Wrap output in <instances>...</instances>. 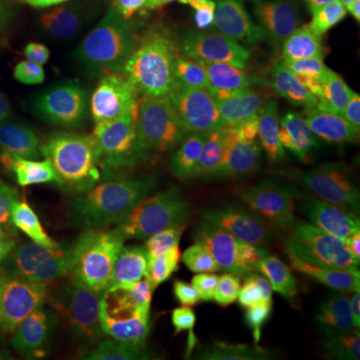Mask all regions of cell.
Here are the masks:
<instances>
[{
  "label": "cell",
  "instance_id": "6da1fadb",
  "mask_svg": "<svg viewBox=\"0 0 360 360\" xmlns=\"http://www.w3.org/2000/svg\"><path fill=\"white\" fill-rule=\"evenodd\" d=\"M276 84L252 40L220 14L156 90L146 115L172 148L184 155L243 146Z\"/></svg>",
  "mask_w": 360,
  "mask_h": 360
},
{
  "label": "cell",
  "instance_id": "7a4b0ae2",
  "mask_svg": "<svg viewBox=\"0 0 360 360\" xmlns=\"http://www.w3.org/2000/svg\"><path fill=\"white\" fill-rule=\"evenodd\" d=\"M354 101L335 58L309 51L276 84L243 146L284 193L333 191L350 162L345 129Z\"/></svg>",
  "mask_w": 360,
  "mask_h": 360
},
{
  "label": "cell",
  "instance_id": "3957f363",
  "mask_svg": "<svg viewBox=\"0 0 360 360\" xmlns=\"http://www.w3.org/2000/svg\"><path fill=\"white\" fill-rule=\"evenodd\" d=\"M272 220L231 238L193 246L180 270L196 333L214 352L296 319L300 304L284 284L272 250Z\"/></svg>",
  "mask_w": 360,
  "mask_h": 360
},
{
  "label": "cell",
  "instance_id": "277c9868",
  "mask_svg": "<svg viewBox=\"0 0 360 360\" xmlns=\"http://www.w3.org/2000/svg\"><path fill=\"white\" fill-rule=\"evenodd\" d=\"M80 304L103 322L118 360H198L188 286L180 270L134 262L103 269L80 292Z\"/></svg>",
  "mask_w": 360,
  "mask_h": 360
},
{
  "label": "cell",
  "instance_id": "5b68a950",
  "mask_svg": "<svg viewBox=\"0 0 360 360\" xmlns=\"http://www.w3.org/2000/svg\"><path fill=\"white\" fill-rule=\"evenodd\" d=\"M272 250L300 307L335 304L360 286V240L335 191L276 198Z\"/></svg>",
  "mask_w": 360,
  "mask_h": 360
},
{
  "label": "cell",
  "instance_id": "8992f818",
  "mask_svg": "<svg viewBox=\"0 0 360 360\" xmlns=\"http://www.w3.org/2000/svg\"><path fill=\"white\" fill-rule=\"evenodd\" d=\"M65 219L75 234L101 248L155 255L176 231V188L155 162H130L72 194Z\"/></svg>",
  "mask_w": 360,
  "mask_h": 360
},
{
  "label": "cell",
  "instance_id": "52a82bcc",
  "mask_svg": "<svg viewBox=\"0 0 360 360\" xmlns=\"http://www.w3.org/2000/svg\"><path fill=\"white\" fill-rule=\"evenodd\" d=\"M274 182L243 146L202 155L179 202V219L193 246L231 238L274 217Z\"/></svg>",
  "mask_w": 360,
  "mask_h": 360
},
{
  "label": "cell",
  "instance_id": "ba28073f",
  "mask_svg": "<svg viewBox=\"0 0 360 360\" xmlns=\"http://www.w3.org/2000/svg\"><path fill=\"white\" fill-rule=\"evenodd\" d=\"M179 37L176 18L170 14L139 11L86 26L80 32V49L101 75L130 80L160 65Z\"/></svg>",
  "mask_w": 360,
  "mask_h": 360
},
{
  "label": "cell",
  "instance_id": "9c48e42d",
  "mask_svg": "<svg viewBox=\"0 0 360 360\" xmlns=\"http://www.w3.org/2000/svg\"><path fill=\"white\" fill-rule=\"evenodd\" d=\"M0 292L6 302L52 319L78 316L77 274L54 250L0 243Z\"/></svg>",
  "mask_w": 360,
  "mask_h": 360
},
{
  "label": "cell",
  "instance_id": "30bf717a",
  "mask_svg": "<svg viewBox=\"0 0 360 360\" xmlns=\"http://www.w3.org/2000/svg\"><path fill=\"white\" fill-rule=\"evenodd\" d=\"M0 321L14 338L30 347L34 360H118L103 322L94 316L70 322L6 302Z\"/></svg>",
  "mask_w": 360,
  "mask_h": 360
},
{
  "label": "cell",
  "instance_id": "8fae6325",
  "mask_svg": "<svg viewBox=\"0 0 360 360\" xmlns=\"http://www.w3.org/2000/svg\"><path fill=\"white\" fill-rule=\"evenodd\" d=\"M26 153L42 167L70 170L89 162L90 144L84 130L58 120H49L30 132Z\"/></svg>",
  "mask_w": 360,
  "mask_h": 360
},
{
  "label": "cell",
  "instance_id": "7c38bea8",
  "mask_svg": "<svg viewBox=\"0 0 360 360\" xmlns=\"http://www.w3.org/2000/svg\"><path fill=\"white\" fill-rule=\"evenodd\" d=\"M292 0H226V16L248 40L262 37L290 8Z\"/></svg>",
  "mask_w": 360,
  "mask_h": 360
},
{
  "label": "cell",
  "instance_id": "4fadbf2b",
  "mask_svg": "<svg viewBox=\"0 0 360 360\" xmlns=\"http://www.w3.org/2000/svg\"><path fill=\"white\" fill-rule=\"evenodd\" d=\"M98 98L90 90L77 84H63L49 96V110L54 120L75 129H90L98 118Z\"/></svg>",
  "mask_w": 360,
  "mask_h": 360
},
{
  "label": "cell",
  "instance_id": "5bb4252c",
  "mask_svg": "<svg viewBox=\"0 0 360 360\" xmlns=\"http://www.w3.org/2000/svg\"><path fill=\"white\" fill-rule=\"evenodd\" d=\"M335 194L338 196L340 205L347 212L348 220L352 224V229L356 232L360 240V165L350 160L347 170L342 172L340 180L336 182V186L333 188Z\"/></svg>",
  "mask_w": 360,
  "mask_h": 360
},
{
  "label": "cell",
  "instance_id": "9a60e30c",
  "mask_svg": "<svg viewBox=\"0 0 360 360\" xmlns=\"http://www.w3.org/2000/svg\"><path fill=\"white\" fill-rule=\"evenodd\" d=\"M338 316V336L350 354L360 359V286Z\"/></svg>",
  "mask_w": 360,
  "mask_h": 360
},
{
  "label": "cell",
  "instance_id": "2e32d148",
  "mask_svg": "<svg viewBox=\"0 0 360 360\" xmlns=\"http://www.w3.org/2000/svg\"><path fill=\"white\" fill-rule=\"evenodd\" d=\"M40 2L42 4H49V6L60 11V13L72 14V16L101 14L129 4L127 0H40Z\"/></svg>",
  "mask_w": 360,
  "mask_h": 360
},
{
  "label": "cell",
  "instance_id": "e0dca14e",
  "mask_svg": "<svg viewBox=\"0 0 360 360\" xmlns=\"http://www.w3.org/2000/svg\"><path fill=\"white\" fill-rule=\"evenodd\" d=\"M20 206L16 202L13 193L0 182V243L14 240L20 232Z\"/></svg>",
  "mask_w": 360,
  "mask_h": 360
},
{
  "label": "cell",
  "instance_id": "ac0fdd59",
  "mask_svg": "<svg viewBox=\"0 0 360 360\" xmlns=\"http://www.w3.org/2000/svg\"><path fill=\"white\" fill-rule=\"evenodd\" d=\"M347 2H359V0H292L286 18L290 20H307L321 14L333 11L336 6H342Z\"/></svg>",
  "mask_w": 360,
  "mask_h": 360
},
{
  "label": "cell",
  "instance_id": "d6986e66",
  "mask_svg": "<svg viewBox=\"0 0 360 360\" xmlns=\"http://www.w3.org/2000/svg\"><path fill=\"white\" fill-rule=\"evenodd\" d=\"M345 146L350 156V160L360 165V110L354 106L347 118V129H345Z\"/></svg>",
  "mask_w": 360,
  "mask_h": 360
},
{
  "label": "cell",
  "instance_id": "ffe728a7",
  "mask_svg": "<svg viewBox=\"0 0 360 360\" xmlns=\"http://www.w3.org/2000/svg\"><path fill=\"white\" fill-rule=\"evenodd\" d=\"M220 360H314V356L307 348H298V350H281V352H246V354Z\"/></svg>",
  "mask_w": 360,
  "mask_h": 360
},
{
  "label": "cell",
  "instance_id": "44dd1931",
  "mask_svg": "<svg viewBox=\"0 0 360 360\" xmlns=\"http://www.w3.org/2000/svg\"><path fill=\"white\" fill-rule=\"evenodd\" d=\"M2 37H4V20H2V13H0V42H2Z\"/></svg>",
  "mask_w": 360,
  "mask_h": 360
},
{
  "label": "cell",
  "instance_id": "7402d4cb",
  "mask_svg": "<svg viewBox=\"0 0 360 360\" xmlns=\"http://www.w3.org/2000/svg\"><path fill=\"white\" fill-rule=\"evenodd\" d=\"M354 96H356V101L360 103V80H359V84H356V89H354Z\"/></svg>",
  "mask_w": 360,
  "mask_h": 360
},
{
  "label": "cell",
  "instance_id": "603a6c76",
  "mask_svg": "<svg viewBox=\"0 0 360 360\" xmlns=\"http://www.w3.org/2000/svg\"><path fill=\"white\" fill-rule=\"evenodd\" d=\"M359 4H360V0H359Z\"/></svg>",
  "mask_w": 360,
  "mask_h": 360
}]
</instances>
